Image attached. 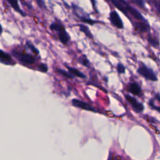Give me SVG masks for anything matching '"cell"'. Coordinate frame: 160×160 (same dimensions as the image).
<instances>
[{
  "mask_svg": "<svg viewBox=\"0 0 160 160\" xmlns=\"http://www.w3.org/2000/svg\"><path fill=\"white\" fill-rule=\"evenodd\" d=\"M112 3L117 9H120L121 12H123V13H125L126 15L130 14L131 17L137 19V20L145 21V19L143 18L142 14H141L137 9H135L134 8H133L132 6L128 5L124 0H112Z\"/></svg>",
  "mask_w": 160,
  "mask_h": 160,
  "instance_id": "6da1fadb",
  "label": "cell"
},
{
  "mask_svg": "<svg viewBox=\"0 0 160 160\" xmlns=\"http://www.w3.org/2000/svg\"><path fill=\"white\" fill-rule=\"evenodd\" d=\"M12 54L20 61V63L27 65L33 64L35 62V59L32 55L27 53L25 50H19V49H14L12 51Z\"/></svg>",
  "mask_w": 160,
  "mask_h": 160,
  "instance_id": "7a4b0ae2",
  "label": "cell"
},
{
  "mask_svg": "<svg viewBox=\"0 0 160 160\" xmlns=\"http://www.w3.org/2000/svg\"><path fill=\"white\" fill-rule=\"evenodd\" d=\"M50 29L52 31H56L59 35V40L61 41L62 44H67L70 41V37L68 33L66 31L65 28L63 25L60 23H56V22H53L51 25H50Z\"/></svg>",
  "mask_w": 160,
  "mask_h": 160,
  "instance_id": "3957f363",
  "label": "cell"
},
{
  "mask_svg": "<svg viewBox=\"0 0 160 160\" xmlns=\"http://www.w3.org/2000/svg\"><path fill=\"white\" fill-rule=\"evenodd\" d=\"M138 72L147 79L151 80V81H157V77H156L154 72L149 67L145 66V64H141L140 67L138 69Z\"/></svg>",
  "mask_w": 160,
  "mask_h": 160,
  "instance_id": "277c9868",
  "label": "cell"
},
{
  "mask_svg": "<svg viewBox=\"0 0 160 160\" xmlns=\"http://www.w3.org/2000/svg\"><path fill=\"white\" fill-rule=\"evenodd\" d=\"M71 103L73 104V106L76 107V108H81V109L83 110H86V111H93V112H98L97 110L95 109L92 106H91L89 104L82 101V100H78V99H73V100H72Z\"/></svg>",
  "mask_w": 160,
  "mask_h": 160,
  "instance_id": "5b68a950",
  "label": "cell"
},
{
  "mask_svg": "<svg viewBox=\"0 0 160 160\" xmlns=\"http://www.w3.org/2000/svg\"><path fill=\"white\" fill-rule=\"evenodd\" d=\"M109 20L112 23V24L115 26L116 28H119V29H123V21H122L119 14L116 11H112L110 13V14H109Z\"/></svg>",
  "mask_w": 160,
  "mask_h": 160,
  "instance_id": "8992f818",
  "label": "cell"
},
{
  "mask_svg": "<svg viewBox=\"0 0 160 160\" xmlns=\"http://www.w3.org/2000/svg\"><path fill=\"white\" fill-rule=\"evenodd\" d=\"M125 98L127 99L128 102L131 104L133 109L136 111V112H142L144 110V105L142 104L141 102H139L137 99L134 97H131L130 95H125Z\"/></svg>",
  "mask_w": 160,
  "mask_h": 160,
  "instance_id": "52a82bcc",
  "label": "cell"
},
{
  "mask_svg": "<svg viewBox=\"0 0 160 160\" xmlns=\"http://www.w3.org/2000/svg\"><path fill=\"white\" fill-rule=\"evenodd\" d=\"M0 63L6 65H14L16 64L11 55L1 50H0Z\"/></svg>",
  "mask_w": 160,
  "mask_h": 160,
  "instance_id": "ba28073f",
  "label": "cell"
},
{
  "mask_svg": "<svg viewBox=\"0 0 160 160\" xmlns=\"http://www.w3.org/2000/svg\"><path fill=\"white\" fill-rule=\"evenodd\" d=\"M129 91L134 95H140L142 89L137 83H132L129 85Z\"/></svg>",
  "mask_w": 160,
  "mask_h": 160,
  "instance_id": "9c48e42d",
  "label": "cell"
},
{
  "mask_svg": "<svg viewBox=\"0 0 160 160\" xmlns=\"http://www.w3.org/2000/svg\"><path fill=\"white\" fill-rule=\"evenodd\" d=\"M67 69H68L69 72H70V73L71 74L73 77L76 76V77H79V78H86L85 75H84L83 72H81V71L78 70V69L75 68V67H70V66H67Z\"/></svg>",
  "mask_w": 160,
  "mask_h": 160,
  "instance_id": "30bf717a",
  "label": "cell"
},
{
  "mask_svg": "<svg viewBox=\"0 0 160 160\" xmlns=\"http://www.w3.org/2000/svg\"><path fill=\"white\" fill-rule=\"evenodd\" d=\"M7 2L9 3V4L12 6V8L14 9V10L20 13L22 16H26V14H25L20 9V6H19L18 1H17V0H7Z\"/></svg>",
  "mask_w": 160,
  "mask_h": 160,
  "instance_id": "8fae6325",
  "label": "cell"
},
{
  "mask_svg": "<svg viewBox=\"0 0 160 160\" xmlns=\"http://www.w3.org/2000/svg\"><path fill=\"white\" fill-rule=\"evenodd\" d=\"M26 46L28 47L29 50H31V51L33 53H34V55H36V56H38L39 55V51L38 50V49L36 48L35 46H34V45H33L32 43H31V42H29V41H28V42H26Z\"/></svg>",
  "mask_w": 160,
  "mask_h": 160,
  "instance_id": "7c38bea8",
  "label": "cell"
},
{
  "mask_svg": "<svg viewBox=\"0 0 160 160\" xmlns=\"http://www.w3.org/2000/svg\"><path fill=\"white\" fill-rule=\"evenodd\" d=\"M79 28H80V31H82L83 33H84V34L86 35V36H88V37L89 38H93V35H92V34L91 33V31H89V28H88V27H86L85 25L81 24L79 26Z\"/></svg>",
  "mask_w": 160,
  "mask_h": 160,
  "instance_id": "4fadbf2b",
  "label": "cell"
},
{
  "mask_svg": "<svg viewBox=\"0 0 160 160\" xmlns=\"http://www.w3.org/2000/svg\"><path fill=\"white\" fill-rule=\"evenodd\" d=\"M56 72L59 74V75H62L63 76H65L66 78H73V76L69 72H66V71L62 70V69H57Z\"/></svg>",
  "mask_w": 160,
  "mask_h": 160,
  "instance_id": "5bb4252c",
  "label": "cell"
},
{
  "mask_svg": "<svg viewBox=\"0 0 160 160\" xmlns=\"http://www.w3.org/2000/svg\"><path fill=\"white\" fill-rule=\"evenodd\" d=\"M80 63L82 64L84 66H86V67H89L90 66V63H89V61L88 60V58L86 57L85 56H82L79 60Z\"/></svg>",
  "mask_w": 160,
  "mask_h": 160,
  "instance_id": "9a60e30c",
  "label": "cell"
},
{
  "mask_svg": "<svg viewBox=\"0 0 160 160\" xmlns=\"http://www.w3.org/2000/svg\"><path fill=\"white\" fill-rule=\"evenodd\" d=\"M38 69L42 72H48V66L45 64H43V63H42V64H39L38 67Z\"/></svg>",
  "mask_w": 160,
  "mask_h": 160,
  "instance_id": "2e32d148",
  "label": "cell"
},
{
  "mask_svg": "<svg viewBox=\"0 0 160 160\" xmlns=\"http://www.w3.org/2000/svg\"><path fill=\"white\" fill-rule=\"evenodd\" d=\"M117 72H118L119 74H124L125 73V67L123 64H118L117 66Z\"/></svg>",
  "mask_w": 160,
  "mask_h": 160,
  "instance_id": "e0dca14e",
  "label": "cell"
},
{
  "mask_svg": "<svg viewBox=\"0 0 160 160\" xmlns=\"http://www.w3.org/2000/svg\"><path fill=\"white\" fill-rule=\"evenodd\" d=\"M37 2L38 5L39 6V7L41 8H45V2L43 0H36Z\"/></svg>",
  "mask_w": 160,
  "mask_h": 160,
  "instance_id": "ac0fdd59",
  "label": "cell"
},
{
  "mask_svg": "<svg viewBox=\"0 0 160 160\" xmlns=\"http://www.w3.org/2000/svg\"><path fill=\"white\" fill-rule=\"evenodd\" d=\"M135 3H137L141 7H144V0H133Z\"/></svg>",
  "mask_w": 160,
  "mask_h": 160,
  "instance_id": "d6986e66",
  "label": "cell"
},
{
  "mask_svg": "<svg viewBox=\"0 0 160 160\" xmlns=\"http://www.w3.org/2000/svg\"><path fill=\"white\" fill-rule=\"evenodd\" d=\"M149 104H150V106H151L152 108H154V109H156V111H159V112L160 113V107H156V106H155L154 104L152 103V101H150Z\"/></svg>",
  "mask_w": 160,
  "mask_h": 160,
  "instance_id": "ffe728a7",
  "label": "cell"
},
{
  "mask_svg": "<svg viewBox=\"0 0 160 160\" xmlns=\"http://www.w3.org/2000/svg\"><path fill=\"white\" fill-rule=\"evenodd\" d=\"M148 41H149L150 43H151L152 45H154V46H157V45L159 44L157 42H156V41L153 40V39H151V38H149V39H148Z\"/></svg>",
  "mask_w": 160,
  "mask_h": 160,
  "instance_id": "44dd1931",
  "label": "cell"
},
{
  "mask_svg": "<svg viewBox=\"0 0 160 160\" xmlns=\"http://www.w3.org/2000/svg\"><path fill=\"white\" fill-rule=\"evenodd\" d=\"M156 98H157V100H159V101H160V95H159V94H156Z\"/></svg>",
  "mask_w": 160,
  "mask_h": 160,
  "instance_id": "7402d4cb",
  "label": "cell"
},
{
  "mask_svg": "<svg viewBox=\"0 0 160 160\" xmlns=\"http://www.w3.org/2000/svg\"><path fill=\"white\" fill-rule=\"evenodd\" d=\"M2 33V28L1 24H0V35H1Z\"/></svg>",
  "mask_w": 160,
  "mask_h": 160,
  "instance_id": "603a6c76",
  "label": "cell"
}]
</instances>
